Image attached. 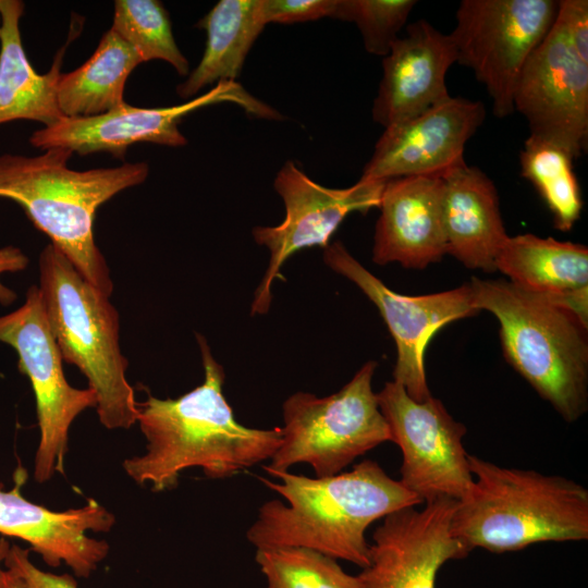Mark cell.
I'll use <instances>...</instances> for the list:
<instances>
[{
    "label": "cell",
    "instance_id": "obj_17",
    "mask_svg": "<svg viewBox=\"0 0 588 588\" xmlns=\"http://www.w3.org/2000/svg\"><path fill=\"white\" fill-rule=\"evenodd\" d=\"M24 470L14 488L0 487V534L27 542L51 567L68 565L75 576L87 578L107 558L110 546L88 535L108 532L114 515L95 500L78 509L52 511L26 500L21 488Z\"/></svg>",
    "mask_w": 588,
    "mask_h": 588
},
{
    "label": "cell",
    "instance_id": "obj_26",
    "mask_svg": "<svg viewBox=\"0 0 588 588\" xmlns=\"http://www.w3.org/2000/svg\"><path fill=\"white\" fill-rule=\"evenodd\" d=\"M255 560L268 588H363L358 575L336 560L302 547L256 549Z\"/></svg>",
    "mask_w": 588,
    "mask_h": 588
},
{
    "label": "cell",
    "instance_id": "obj_19",
    "mask_svg": "<svg viewBox=\"0 0 588 588\" xmlns=\"http://www.w3.org/2000/svg\"><path fill=\"white\" fill-rule=\"evenodd\" d=\"M443 176H403L385 182L379 203L372 261L424 269L446 254Z\"/></svg>",
    "mask_w": 588,
    "mask_h": 588
},
{
    "label": "cell",
    "instance_id": "obj_8",
    "mask_svg": "<svg viewBox=\"0 0 588 588\" xmlns=\"http://www.w3.org/2000/svg\"><path fill=\"white\" fill-rule=\"evenodd\" d=\"M558 13L554 0H463L449 34L456 62L469 68L492 100V112L514 111L513 96L530 53L551 29Z\"/></svg>",
    "mask_w": 588,
    "mask_h": 588
},
{
    "label": "cell",
    "instance_id": "obj_33",
    "mask_svg": "<svg viewBox=\"0 0 588 588\" xmlns=\"http://www.w3.org/2000/svg\"><path fill=\"white\" fill-rule=\"evenodd\" d=\"M8 548V541L0 539V588H25L22 580L14 573L1 567Z\"/></svg>",
    "mask_w": 588,
    "mask_h": 588
},
{
    "label": "cell",
    "instance_id": "obj_34",
    "mask_svg": "<svg viewBox=\"0 0 588 588\" xmlns=\"http://www.w3.org/2000/svg\"><path fill=\"white\" fill-rule=\"evenodd\" d=\"M0 25H1V16H0Z\"/></svg>",
    "mask_w": 588,
    "mask_h": 588
},
{
    "label": "cell",
    "instance_id": "obj_21",
    "mask_svg": "<svg viewBox=\"0 0 588 588\" xmlns=\"http://www.w3.org/2000/svg\"><path fill=\"white\" fill-rule=\"evenodd\" d=\"M23 12L22 1L0 0V125L30 120L49 126L64 118L57 101V83L65 47L47 73H37L22 42Z\"/></svg>",
    "mask_w": 588,
    "mask_h": 588
},
{
    "label": "cell",
    "instance_id": "obj_23",
    "mask_svg": "<svg viewBox=\"0 0 588 588\" xmlns=\"http://www.w3.org/2000/svg\"><path fill=\"white\" fill-rule=\"evenodd\" d=\"M142 62L132 46L113 29L107 30L85 63L60 74L57 101L63 117H94L123 106L126 79Z\"/></svg>",
    "mask_w": 588,
    "mask_h": 588
},
{
    "label": "cell",
    "instance_id": "obj_31",
    "mask_svg": "<svg viewBox=\"0 0 588 588\" xmlns=\"http://www.w3.org/2000/svg\"><path fill=\"white\" fill-rule=\"evenodd\" d=\"M556 20L574 51L583 61L588 62V1H558Z\"/></svg>",
    "mask_w": 588,
    "mask_h": 588
},
{
    "label": "cell",
    "instance_id": "obj_1",
    "mask_svg": "<svg viewBox=\"0 0 588 588\" xmlns=\"http://www.w3.org/2000/svg\"><path fill=\"white\" fill-rule=\"evenodd\" d=\"M196 340L203 383L176 399L148 394L137 402L146 452L124 460L123 469L155 492L175 488L180 475L192 467L209 479L231 478L270 460L282 441L281 427L250 428L236 420L223 394L224 369L205 336L197 333Z\"/></svg>",
    "mask_w": 588,
    "mask_h": 588
},
{
    "label": "cell",
    "instance_id": "obj_3",
    "mask_svg": "<svg viewBox=\"0 0 588 588\" xmlns=\"http://www.w3.org/2000/svg\"><path fill=\"white\" fill-rule=\"evenodd\" d=\"M44 151L34 157L0 156V198L19 204L77 271L110 297L113 283L95 243V215L118 193L143 183L148 164L124 162L114 168L78 171L68 167L71 150Z\"/></svg>",
    "mask_w": 588,
    "mask_h": 588
},
{
    "label": "cell",
    "instance_id": "obj_25",
    "mask_svg": "<svg viewBox=\"0 0 588 588\" xmlns=\"http://www.w3.org/2000/svg\"><path fill=\"white\" fill-rule=\"evenodd\" d=\"M573 161L562 147L532 136L526 138L519 155L522 176L538 191L562 232L573 228L583 209Z\"/></svg>",
    "mask_w": 588,
    "mask_h": 588
},
{
    "label": "cell",
    "instance_id": "obj_22",
    "mask_svg": "<svg viewBox=\"0 0 588 588\" xmlns=\"http://www.w3.org/2000/svg\"><path fill=\"white\" fill-rule=\"evenodd\" d=\"M261 0H221L198 23L206 30L205 51L198 65L176 87L183 98L219 82H235L255 40L267 25Z\"/></svg>",
    "mask_w": 588,
    "mask_h": 588
},
{
    "label": "cell",
    "instance_id": "obj_29",
    "mask_svg": "<svg viewBox=\"0 0 588 588\" xmlns=\"http://www.w3.org/2000/svg\"><path fill=\"white\" fill-rule=\"evenodd\" d=\"M336 0H261L266 24H292L331 17Z\"/></svg>",
    "mask_w": 588,
    "mask_h": 588
},
{
    "label": "cell",
    "instance_id": "obj_10",
    "mask_svg": "<svg viewBox=\"0 0 588 588\" xmlns=\"http://www.w3.org/2000/svg\"><path fill=\"white\" fill-rule=\"evenodd\" d=\"M377 397L391 441L402 452L399 481L422 503L462 500L474 485L463 444L466 427L439 399L415 401L395 381L387 382Z\"/></svg>",
    "mask_w": 588,
    "mask_h": 588
},
{
    "label": "cell",
    "instance_id": "obj_9",
    "mask_svg": "<svg viewBox=\"0 0 588 588\" xmlns=\"http://www.w3.org/2000/svg\"><path fill=\"white\" fill-rule=\"evenodd\" d=\"M0 342L15 350L19 370L28 377L35 394L39 442L34 478L45 482L64 473L70 427L81 413L96 408L97 396L89 388L68 382L37 285L28 287L21 307L0 316Z\"/></svg>",
    "mask_w": 588,
    "mask_h": 588
},
{
    "label": "cell",
    "instance_id": "obj_7",
    "mask_svg": "<svg viewBox=\"0 0 588 588\" xmlns=\"http://www.w3.org/2000/svg\"><path fill=\"white\" fill-rule=\"evenodd\" d=\"M376 362H367L338 392L319 397L296 392L282 406V441L264 466L285 471L308 464L316 477L342 473L357 457L391 441L377 393L372 390Z\"/></svg>",
    "mask_w": 588,
    "mask_h": 588
},
{
    "label": "cell",
    "instance_id": "obj_20",
    "mask_svg": "<svg viewBox=\"0 0 588 588\" xmlns=\"http://www.w3.org/2000/svg\"><path fill=\"white\" fill-rule=\"evenodd\" d=\"M443 179L446 254L468 269L495 271V258L509 235L493 182L467 163Z\"/></svg>",
    "mask_w": 588,
    "mask_h": 588
},
{
    "label": "cell",
    "instance_id": "obj_24",
    "mask_svg": "<svg viewBox=\"0 0 588 588\" xmlns=\"http://www.w3.org/2000/svg\"><path fill=\"white\" fill-rule=\"evenodd\" d=\"M495 270L525 290L558 295L588 286V249L534 234L509 236L495 258Z\"/></svg>",
    "mask_w": 588,
    "mask_h": 588
},
{
    "label": "cell",
    "instance_id": "obj_6",
    "mask_svg": "<svg viewBox=\"0 0 588 588\" xmlns=\"http://www.w3.org/2000/svg\"><path fill=\"white\" fill-rule=\"evenodd\" d=\"M39 290L62 359L76 366L97 396L96 411L107 429L137 422L127 359L119 343V314L110 297L89 283L51 243L39 256Z\"/></svg>",
    "mask_w": 588,
    "mask_h": 588
},
{
    "label": "cell",
    "instance_id": "obj_28",
    "mask_svg": "<svg viewBox=\"0 0 588 588\" xmlns=\"http://www.w3.org/2000/svg\"><path fill=\"white\" fill-rule=\"evenodd\" d=\"M416 3L415 0H336L331 17L355 23L365 50L383 58Z\"/></svg>",
    "mask_w": 588,
    "mask_h": 588
},
{
    "label": "cell",
    "instance_id": "obj_32",
    "mask_svg": "<svg viewBox=\"0 0 588 588\" xmlns=\"http://www.w3.org/2000/svg\"><path fill=\"white\" fill-rule=\"evenodd\" d=\"M28 265V257L23 250L15 246L0 248V275L4 272H17L24 270ZM17 295L0 280V304L9 306L15 302Z\"/></svg>",
    "mask_w": 588,
    "mask_h": 588
},
{
    "label": "cell",
    "instance_id": "obj_2",
    "mask_svg": "<svg viewBox=\"0 0 588 588\" xmlns=\"http://www.w3.org/2000/svg\"><path fill=\"white\" fill-rule=\"evenodd\" d=\"M266 471L279 481L259 480L285 502L270 500L259 507L246 532L256 549L302 547L365 568L370 562L367 528L394 511L422 503L371 460L328 477Z\"/></svg>",
    "mask_w": 588,
    "mask_h": 588
},
{
    "label": "cell",
    "instance_id": "obj_11",
    "mask_svg": "<svg viewBox=\"0 0 588 588\" xmlns=\"http://www.w3.org/2000/svg\"><path fill=\"white\" fill-rule=\"evenodd\" d=\"M385 182L360 177L350 187L331 188L313 181L296 163L287 160L278 171L274 189L283 200L285 215L274 226H255V242L270 252L267 270L257 286L252 315L268 313L273 281L283 264L298 250L326 248L343 220L352 212L378 208Z\"/></svg>",
    "mask_w": 588,
    "mask_h": 588
},
{
    "label": "cell",
    "instance_id": "obj_4",
    "mask_svg": "<svg viewBox=\"0 0 588 588\" xmlns=\"http://www.w3.org/2000/svg\"><path fill=\"white\" fill-rule=\"evenodd\" d=\"M468 463L474 485L456 503L451 532L470 551L502 553L588 539V490L583 485L470 454Z\"/></svg>",
    "mask_w": 588,
    "mask_h": 588
},
{
    "label": "cell",
    "instance_id": "obj_16",
    "mask_svg": "<svg viewBox=\"0 0 588 588\" xmlns=\"http://www.w3.org/2000/svg\"><path fill=\"white\" fill-rule=\"evenodd\" d=\"M486 117L481 101L448 100L385 127L360 177L445 176L466 164L465 145Z\"/></svg>",
    "mask_w": 588,
    "mask_h": 588
},
{
    "label": "cell",
    "instance_id": "obj_30",
    "mask_svg": "<svg viewBox=\"0 0 588 588\" xmlns=\"http://www.w3.org/2000/svg\"><path fill=\"white\" fill-rule=\"evenodd\" d=\"M2 564L22 580L25 588H77L73 576L38 568L29 558V550L17 544L9 546Z\"/></svg>",
    "mask_w": 588,
    "mask_h": 588
},
{
    "label": "cell",
    "instance_id": "obj_27",
    "mask_svg": "<svg viewBox=\"0 0 588 588\" xmlns=\"http://www.w3.org/2000/svg\"><path fill=\"white\" fill-rule=\"evenodd\" d=\"M111 29L132 46L144 62L163 60L180 75L188 74V61L175 42L169 14L160 1H115Z\"/></svg>",
    "mask_w": 588,
    "mask_h": 588
},
{
    "label": "cell",
    "instance_id": "obj_12",
    "mask_svg": "<svg viewBox=\"0 0 588 588\" xmlns=\"http://www.w3.org/2000/svg\"><path fill=\"white\" fill-rule=\"evenodd\" d=\"M225 101L241 106L256 118L282 119L277 110L252 96L236 82H219L209 91L172 107L138 108L125 102L112 111L94 117H64L52 125L35 131L29 143L41 150L65 148L79 155L108 152L117 158H124L127 148L137 143L180 147L187 144L179 130L183 117L199 108Z\"/></svg>",
    "mask_w": 588,
    "mask_h": 588
},
{
    "label": "cell",
    "instance_id": "obj_14",
    "mask_svg": "<svg viewBox=\"0 0 588 588\" xmlns=\"http://www.w3.org/2000/svg\"><path fill=\"white\" fill-rule=\"evenodd\" d=\"M529 136L565 149L574 159L588 138V62L569 45L556 20L525 62L513 96Z\"/></svg>",
    "mask_w": 588,
    "mask_h": 588
},
{
    "label": "cell",
    "instance_id": "obj_13",
    "mask_svg": "<svg viewBox=\"0 0 588 588\" xmlns=\"http://www.w3.org/2000/svg\"><path fill=\"white\" fill-rule=\"evenodd\" d=\"M323 260L330 269L358 286L379 309L397 350L393 381L415 401L429 399L431 393L424 366L426 347L443 326L478 313L468 283L445 292L407 296L390 290L340 241L324 248Z\"/></svg>",
    "mask_w": 588,
    "mask_h": 588
},
{
    "label": "cell",
    "instance_id": "obj_5",
    "mask_svg": "<svg viewBox=\"0 0 588 588\" xmlns=\"http://www.w3.org/2000/svg\"><path fill=\"white\" fill-rule=\"evenodd\" d=\"M468 285L475 309L499 320L512 367L565 421L581 417L588 407V324L511 281L473 278Z\"/></svg>",
    "mask_w": 588,
    "mask_h": 588
},
{
    "label": "cell",
    "instance_id": "obj_15",
    "mask_svg": "<svg viewBox=\"0 0 588 588\" xmlns=\"http://www.w3.org/2000/svg\"><path fill=\"white\" fill-rule=\"evenodd\" d=\"M456 503L438 499L382 518L372 534L369 565L358 574L363 588H436L440 568L470 552L451 532Z\"/></svg>",
    "mask_w": 588,
    "mask_h": 588
},
{
    "label": "cell",
    "instance_id": "obj_18",
    "mask_svg": "<svg viewBox=\"0 0 588 588\" xmlns=\"http://www.w3.org/2000/svg\"><path fill=\"white\" fill-rule=\"evenodd\" d=\"M456 62L449 34L426 20L406 26L382 60V78L372 103V120L384 128L448 100L445 76Z\"/></svg>",
    "mask_w": 588,
    "mask_h": 588
}]
</instances>
